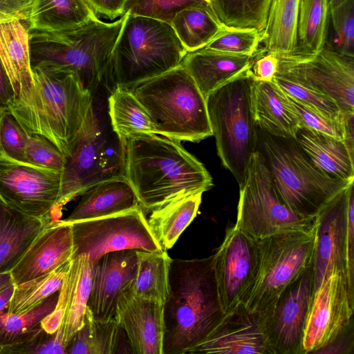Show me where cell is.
I'll return each mask as SVG.
<instances>
[{
    "mask_svg": "<svg viewBox=\"0 0 354 354\" xmlns=\"http://www.w3.org/2000/svg\"><path fill=\"white\" fill-rule=\"evenodd\" d=\"M347 0H329L330 10H334V9L341 6Z\"/></svg>",
    "mask_w": 354,
    "mask_h": 354,
    "instance_id": "59",
    "label": "cell"
},
{
    "mask_svg": "<svg viewBox=\"0 0 354 354\" xmlns=\"http://www.w3.org/2000/svg\"><path fill=\"white\" fill-rule=\"evenodd\" d=\"M169 277L163 354H187L225 315L218 294L213 254L203 259H172Z\"/></svg>",
    "mask_w": 354,
    "mask_h": 354,
    "instance_id": "3",
    "label": "cell"
},
{
    "mask_svg": "<svg viewBox=\"0 0 354 354\" xmlns=\"http://www.w3.org/2000/svg\"><path fill=\"white\" fill-rule=\"evenodd\" d=\"M315 218L302 217L286 204L277 192L263 155L251 156L239 199L234 227L255 240L274 234L315 230Z\"/></svg>",
    "mask_w": 354,
    "mask_h": 354,
    "instance_id": "10",
    "label": "cell"
},
{
    "mask_svg": "<svg viewBox=\"0 0 354 354\" xmlns=\"http://www.w3.org/2000/svg\"><path fill=\"white\" fill-rule=\"evenodd\" d=\"M27 163L62 171L66 158L59 149L48 140L37 135H29L25 149Z\"/></svg>",
    "mask_w": 354,
    "mask_h": 354,
    "instance_id": "46",
    "label": "cell"
},
{
    "mask_svg": "<svg viewBox=\"0 0 354 354\" xmlns=\"http://www.w3.org/2000/svg\"><path fill=\"white\" fill-rule=\"evenodd\" d=\"M314 294L311 268L280 294L263 325L273 354H301L306 321Z\"/></svg>",
    "mask_w": 354,
    "mask_h": 354,
    "instance_id": "17",
    "label": "cell"
},
{
    "mask_svg": "<svg viewBox=\"0 0 354 354\" xmlns=\"http://www.w3.org/2000/svg\"><path fill=\"white\" fill-rule=\"evenodd\" d=\"M59 291L46 298L32 309L19 313L6 310L0 312V351L22 343L35 335L42 327V319L56 305Z\"/></svg>",
    "mask_w": 354,
    "mask_h": 354,
    "instance_id": "38",
    "label": "cell"
},
{
    "mask_svg": "<svg viewBox=\"0 0 354 354\" xmlns=\"http://www.w3.org/2000/svg\"><path fill=\"white\" fill-rule=\"evenodd\" d=\"M0 60L14 92V99L33 84L28 21L0 22Z\"/></svg>",
    "mask_w": 354,
    "mask_h": 354,
    "instance_id": "26",
    "label": "cell"
},
{
    "mask_svg": "<svg viewBox=\"0 0 354 354\" xmlns=\"http://www.w3.org/2000/svg\"><path fill=\"white\" fill-rule=\"evenodd\" d=\"M81 196L71 214L63 219L64 222L106 216L139 205L136 194L124 175L100 181Z\"/></svg>",
    "mask_w": 354,
    "mask_h": 354,
    "instance_id": "25",
    "label": "cell"
},
{
    "mask_svg": "<svg viewBox=\"0 0 354 354\" xmlns=\"http://www.w3.org/2000/svg\"><path fill=\"white\" fill-rule=\"evenodd\" d=\"M286 95L298 119L299 127H305L344 140V118L340 120L330 119Z\"/></svg>",
    "mask_w": 354,
    "mask_h": 354,
    "instance_id": "45",
    "label": "cell"
},
{
    "mask_svg": "<svg viewBox=\"0 0 354 354\" xmlns=\"http://www.w3.org/2000/svg\"><path fill=\"white\" fill-rule=\"evenodd\" d=\"M28 134L10 113H6L1 128L3 153L19 162H26L25 149Z\"/></svg>",
    "mask_w": 354,
    "mask_h": 354,
    "instance_id": "48",
    "label": "cell"
},
{
    "mask_svg": "<svg viewBox=\"0 0 354 354\" xmlns=\"http://www.w3.org/2000/svg\"><path fill=\"white\" fill-rule=\"evenodd\" d=\"M97 17L86 0H33L30 30L52 31L79 26Z\"/></svg>",
    "mask_w": 354,
    "mask_h": 354,
    "instance_id": "32",
    "label": "cell"
},
{
    "mask_svg": "<svg viewBox=\"0 0 354 354\" xmlns=\"http://www.w3.org/2000/svg\"><path fill=\"white\" fill-rule=\"evenodd\" d=\"M129 89L147 111L156 134L189 142L212 136L206 99L183 64Z\"/></svg>",
    "mask_w": 354,
    "mask_h": 354,
    "instance_id": "6",
    "label": "cell"
},
{
    "mask_svg": "<svg viewBox=\"0 0 354 354\" xmlns=\"http://www.w3.org/2000/svg\"><path fill=\"white\" fill-rule=\"evenodd\" d=\"M277 57V73L332 98L343 115L354 114V57L326 46L313 55Z\"/></svg>",
    "mask_w": 354,
    "mask_h": 354,
    "instance_id": "13",
    "label": "cell"
},
{
    "mask_svg": "<svg viewBox=\"0 0 354 354\" xmlns=\"http://www.w3.org/2000/svg\"><path fill=\"white\" fill-rule=\"evenodd\" d=\"M273 81L286 95L324 116L333 120L344 118L339 106L332 98L277 72Z\"/></svg>",
    "mask_w": 354,
    "mask_h": 354,
    "instance_id": "41",
    "label": "cell"
},
{
    "mask_svg": "<svg viewBox=\"0 0 354 354\" xmlns=\"http://www.w3.org/2000/svg\"><path fill=\"white\" fill-rule=\"evenodd\" d=\"M69 223L73 239V257L87 254L93 264L111 252L165 250L152 233L140 205L117 214Z\"/></svg>",
    "mask_w": 354,
    "mask_h": 354,
    "instance_id": "12",
    "label": "cell"
},
{
    "mask_svg": "<svg viewBox=\"0 0 354 354\" xmlns=\"http://www.w3.org/2000/svg\"><path fill=\"white\" fill-rule=\"evenodd\" d=\"M123 330L115 318L95 319L87 307L83 326L66 347L67 354H113L121 353Z\"/></svg>",
    "mask_w": 354,
    "mask_h": 354,
    "instance_id": "36",
    "label": "cell"
},
{
    "mask_svg": "<svg viewBox=\"0 0 354 354\" xmlns=\"http://www.w3.org/2000/svg\"><path fill=\"white\" fill-rule=\"evenodd\" d=\"M207 4L211 6L212 0H203Z\"/></svg>",
    "mask_w": 354,
    "mask_h": 354,
    "instance_id": "60",
    "label": "cell"
},
{
    "mask_svg": "<svg viewBox=\"0 0 354 354\" xmlns=\"http://www.w3.org/2000/svg\"><path fill=\"white\" fill-rule=\"evenodd\" d=\"M74 255L71 225L53 221L37 235L10 270L15 285L44 275L71 261Z\"/></svg>",
    "mask_w": 354,
    "mask_h": 354,
    "instance_id": "21",
    "label": "cell"
},
{
    "mask_svg": "<svg viewBox=\"0 0 354 354\" xmlns=\"http://www.w3.org/2000/svg\"><path fill=\"white\" fill-rule=\"evenodd\" d=\"M210 353L273 354L266 335L263 317L240 302L187 354Z\"/></svg>",
    "mask_w": 354,
    "mask_h": 354,
    "instance_id": "19",
    "label": "cell"
},
{
    "mask_svg": "<svg viewBox=\"0 0 354 354\" xmlns=\"http://www.w3.org/2000/svg\"><path fill=\"white\" fill-rule=\"evenodd\" d=\"M332 25L330 39L326 46L346 56L354 57V0L330 10Z\"/></svg>",
    "mask_w": 354,
    "mask_h": 354,
    "instance_id": "42",
    "label": "cell"
},
{
    "mask_svg": "<svg viewBox=\"0 0 354 354\" xmlns=\"http://www.w3.org/2000/svg\"><path fill=\"white\" fill-rule=\"evenodd\" d=\"M62 171L15 160L0 154V197L35 218L54 219Z\"/></svg>",
    "mask_w": 354,
    "mask_h": 354,
    "instance_id": "14",
    "label": "cell"
},
{
    "mask_svg": "<svg viewBox=\"0 0 354 354\" xmlns=\"http://www.w3.org/2000/svg\"><path fill=\"white\" fill-rule=\"evenodd\" d=\"M353 322L331 342L317 351L316 353L351 354L353 353Z\"/></svg>",
    "mask_w": 354,
    "mask_h": 354,
    "instance_id": "53",
    "label": "cell"
},
{
    "mask_svg": "<svg viewBox=\"0 0 354 354\" xmlns=\"http://www.w3.org/2000/svg\"><path fill=\"white\" fill-rule=\"evenodd\" d=\"M205 3L203 0H127L124 6V14L147 17L171 24L180 10Z\"/></svg>",
    "mask_w": 354,
    "mask_h": 354,
    "instance_id": "44",
    "label": "cell"
},
{
    "mask_svg": "<svg viewBox=\"0 0 354 354\" xmlns=\"http://www.w3.org/2000/svg\"><path fill=\"white\" fill-rule=\"evenodd\" d=\"M257 266V241L234 225L229 227L213 254L218 294L225 313L243 301L253 283Z\"/></svg>",
    "mask_w": 354,
    "mask_h": 354,
    "instance_id": "16",
    "label": "cell"
},
{
    "mask_svg": "<svg viewBox=\"0 0 354 354\" xmlns=\"http://www.w3.org/2000/svg\"><path fill=\"white\" fill-rule=\"evenodd\" d=\"M250 104L257 127L272 136L295 137L298 119L286 94L273 80H252Z\"/></svg>",
    "mask_w": 354,
    "mask_h": 354,
    "instance_id": "24",
    "label": "cell"
},
{
    "mask_svg": "<svg viewBox=\"0 0 354 354\" xmlns=\"http://www.w3.org/2000/svg\"><path fill=\"white\" fill-rule=\"evenodd\" d=\"M33 84L8 105L10 113L29 135L45 138L65 158L82 127L93 94L73 70L48 62L32 64Z\"/></svg>",
    "mask_w": 354,
    "mask_h": 354,
    "instance_id": "1",
    "label": "cell"
},
{
    "mask_svg": "<svg viewBox=\"0 0 354 354\" xmlns=\"http://www.w3.org/2000/svg\"><path fill=\"white\" fill-rule=\"evenodd\" d=\"M8 111V109L6 106H0V154L3 153L1 144V128L3 117L6 113Z\"/></svg>",
    "mask_w": 354,
    "mask_h": 354,
    "instance_id": "58",
    "label": "cell"
},
{
    "mask_svg": "<svg viewBox=\"0 0 354 354\" xmlns=\"http://www.w3.org/2000/svg\"><path fill=\"white\" fill-rule=\"evenodd\" d=\"M68 290V280L66 274L59 290L58 299L55 308L41 322L42 328L47 333H55L62 324L66 310Z\"/></svg>",
    "mask_w": 354,
    "mask_h": 354,
    "instance_id": "51",
    "label": "cell"
},
{
    "mask_svg": "<svg viewBox=\"0 0 354 354\" xmlns=\"http://www.w3.org/2000/svg\"><path fill=\"white\" fill-rule=\"evenodd\" d=\"M263 53V48L255 55L245 56L203 48L187 53L182 64L206 99L212 92L249 70Z\"/></svg>",
    "mask_w": 354,
    "mask_h": 354,
    "instance_id": "23",
    "label": "cell"
},
{
    "mask_svg": "<svg viewBox=\"0 0 354 354\" xmlns=\"http://www.w3.org/2000/svg\"><path fill=\"white\" fill-rule=\"evenodd\" d=\"M53 221L30 216L0 197V273L10 272L37 235Z\"/></svg>",
    "mask_w": 354,
    "mask_h": 354,
    "instance_id": "27",
    "label": "cell"
},
{
    "mask_svg": "<svg viewBox=\"0 0 354 354\" xmlns=\"http://www.w3.org/2000/svg\"><path fill=\"white\" fill-rule=\"evenodd\" d=\"M346 274H330L315 290L308 313L301 354L316 353L331 342L353 322Z\"/></svg>",
    "mask_w": 354,
    "mask_h": 354,
    "instance_id": "15",
    "label": "cell"
},
{
    "mask_svg": "<svg viewBox=\"0 0 354 354\" xmlns=\"http://www.w3.org/2000/svg\"><path fill=\"white\" fill-rule=\"evenodd\" d=\"M15 284H12L0 292V312L7 310L9 306L11 298L12 297Z\"/></svg>",
    "mask_w": 354,
    "mask_h": 354,
    "instance_id": "56",
    "label": "cell"
},
{
    "mask_svg": "<svg viewBox=\"0 0 354 354\" xmlns=\"http://www.w3.org/2000/svg\"><path fill=\"white\" fill-rule=\"evenodd\" d=\"M114 317L132 353L163 354V303L136 296L124 288L118 298Z\"/></svg>",
    "mask_w": 354,
    "mask_h": 354,
    "instance_id": "20",
    "label": "cell"
},
{
    "mask_svg": "<svg viewBox=\"0 0 354 354\" xmlns=\"http://www.w3.org/2000/svg\"><path fill=\"white\" fill-rule=\"evenodd\" d=\"M14 284L10 272L0 273V292Z\"/></svg>",
    "mask_w": 354,
    "mask_h": 354,
    "instance_id": "57",
    "label": "cell"
},
{
    "mask_svg": "<svg viewBox=\"0 0 354 354\" xmlns=\"http://www.w3.org/2000/svg\"><path fill=\"white\" fill-rule=\"evenodd\" d=\"M66 354L63 333L59 328L53 333L42 328L26 341L2 349L0 354Z\"/></svg>",
    "mask_w": 354,
    "mask_h": 354,
    "instance_id": "47",
    "label": "cell"
},
{
    "mask_svg": "<svg viewBox=\"0 0 354 354\" xmlns=\"http://www.w3.org/2000/svg\"><path fill=\"white\" fill-rule=\"evenodd\" d=\"M137 267L133 279L125 288L133 295L165 304L169 290L171 258L162 251L136 250Z\"/></svg>",
    "mask_w": 354,
    "mask_h": 354,
    "instance_id": "34",
    "label": "cell"
},
{
    "mask_svg": "<svg viewBox=\"0 0 354 354\" xmlns=\"http://www.w3.org/2000/svg\"><path fill=\"white\" fill-rule=\"evenodd\" d=\"M263 32L256 29L226 26L224 31L205 48L236 55L253 56L259 51Z\"/></svg>",
    "mask_w": 354,
    "mask_h": 354,
    "instance_id": "43",
    "label": "cell"
},
{
    "mask_svg": "<svg viewBox=\"0 0 354 354\" xmlns=\"http://www.w3.org/2000/svg\"><path fill=\"white\" fill-rule=\"evenodd\" d=\"M108 106L112 130L122 143L136 136L155 133L147 111L129 88L115 87Z\"/></svg>",
    "mask_w": 354,
    "mask_h": 354,
    "instance_id": "35",
    "label": "cell"
},
{
    "mask_svg": "<svg viewBox=\"0 0 354 354\" xmlns=\"http://www.w3.org/2000/svg\"><path fill=\"white\" fill-rule=\"evenodd\" d=\"M256 150L263 155L279 196L302 217L315 218L333 198L353 183L322 172L294 137L272 136L257 127Z\"/></svg>",
    "mask_w": 354,
    "mask_h": 354,
    "instance_id": "5",
    "label": "cell"
},
{
    "mask_svg": "<svg viewBox=\"0 0 354 354\" xmlns=\"http://www.w3.org/2000/svg\"><path fill=\"white\" fill-rule=\"evenodd\" d=\"M93 264L87 254L73 257L67 272L68 290L66 310L59 326L66 347L83 326L91 289Z\"/></svg>",
    "mask_w": 354,
    "mask_h": 354,
    "instance_id": "29",
    "label": "cell"
},
{
    "mask_svg": "<svg viewBox=\"0 0 354 354\" xmlns=\"http://www.w3.org/2000/svg\"><path fill=\"white\" fill-rule=\"evenodd\" d=\"M95 15L111 21L124 15L127 0H86Z\"/></svg>",
    "mask_w": 354,
    "mask_h": 354,
    "instance_id": "54",
    "label": "cell"
},
{
    "mask_svg": "<svg viewBox=\"0 0 354 354\" xmlns=\"http://www.w3.org/2000/svg\"><path fill=\"white\" fill-rule=\"evenodd\" d=\"M279 66L278 57L270 53H263L259 55L249 73L254 81L271 82L276 75Z\"/></svg>",
    "mask_w": 354,
    "mask_h": 354,
    "instance_id": "50",
    "label": "cell"
},
{
    "mask_svg": "<svg viewBox=\"0 0 354 354\" xmlns=\"http://www.w3.org/2000/svg\"><path fill=\"white\" fill-rule=\"evenodd\" d=\"M346 276L350 301L354 305V190L351 189L347 206Z\"/></svg>",
    "mask_w": 354,
    "mask_h": 354,
    "instance_id": "49",
    "label": "cell"
},
{
    "mask_svg": "<svg viewBox=\"0 0 354 354\" xmlns=\"http://www.w3.org/2000/svg\"><path fill=\"white\" fill-rule=\"evenodd\" d=\"M353 183L339 192L316 216L311 262L314 292L335 272L346 268L347 206Z\"/></svg>",
    "mask_w": 354,
    "mask_h": 354,
    "instance_id": "18",
    "label": "cell"
},
{
    "mask_svg": "<svg viewBox=\"0 0 354 354\" xmlns=\"http://www.w3.org/2000/svg\"><path fill=\"white\" fill-rule=\"evenodd\" d=\"M301 0H271L262 41L266 53L288 56L297 51Z\"/></svg>",
    "mask_w": 354,
    "mask_h": 354,
    "instance_id": "30",
    "label": "cell"
},
{
    "mask_svg": "<svg viewBox=\"0 0 354 354\" xmlns=\"http://www.w3.org/2000/svg\"><path fill=\"white\" fill-rule=\"evenodd\" d=\"M171 25L188 53L203 48L226 28L212 7L206 3L180 10Z\"/></svg>",
    "mask_w": 354,
    "mask_h": 354,
    "instance_id": "33",
    "label": "cell"
},
{
    "mask_svg": "<svg viewBox=\"0 0 354 354\" xmlns=\"http://www.w3.org/2000/svg\"><path fill=\"white\" fill-rule=\"evenodd\" d=\"M257 241V274L242 303L265 317L282 291L310 267L315 230L279 233Z\"/></svg>",
    "mask_w": 354,
    "mask_h": 354,
    "instance_id": "9",
    "label": "cell"
},
{
    "mask_svg": "<svg viewBox=\"0 0 354 354\" xmlns=\"http://www.w3.org/2000/svg\"><path fill=\"white\" fill-rule=\"evenodd\" d=\"M123 156V151L113 152L93 100L70 154L66 158L54 219L59 220L62 207L91 186L124 175Z\"/></svg>",
    "mask_w": 354,
    "mask_h": 354,
    "instance_id": "11",
    "label": "cell"
},
{
    "mask_svg": "<svg viewBox=\"0 0 354 354\" xmlns=\"http://www.w3.org/2000/svg\"><path fill=\"white\" fill-rule=\"evenodd\" d=\"M71 261L44 275L15 285L6 310L11 313L28 311L52 294L59 291L68 271Z\"/></svg>",
    "mask_w": 354,
    "mask_h": 354,
    "instance_id": "40",
    "label": "cell"
},
{
    "mask_svg": "<svg viewBox=\"0 0 354 354\" xmlns=\"http://www.w3.org/2000/svg\"><path fill=\"white\" fill-rule=\"evenodd\" d=\"M125 14L113 48L106 88H130L183 63L188 53L171 24L150 17Z\"/></svg>",
    "mask_w": 354,
    "mask_h": 354,
    "instance_id": "7",
    "label": "cell"
},
{
    "mask_svg": "<svg viewBox=\"0 0 354 354\" xmlns=\"http://www.w3.org/2000/svg\"><path fill=\"white\" fill-rule=\"evenodd\" d=\"M202 194L198 193L180 197L151 212L148 223L163 249L171 248L196 217Z\"/></svg>",
    "mask_w": 354,
    "mask_h": 354,
    "instance_id": "31",
    "label": "cell"
},
{
    "mask_svg": "<svg viewBox=\"0 0 354 354\" xmlns=\"http://www.w3.org/2000/svg\"><path fill=\"white\" fill-rule=\"evenodd\" d=\"M122 144L124 175L142 210L151 212L213 186L212 178L203 163L178 140L155 133L140 134Z\"/></svg>",
    "mask_w": 354,
    "mask_h": 354,
    "instance_id": "2",
    "label": "cell"
},
{
    "mask_svg": "<svg viewBox=\"0 0 354 354\" xmlns=\"http://www.w3.org/2000/svg\"><path fill=\"white\" fill-rule=\"evenodd\" d=\"M136 267V250L106 253L93 264L87 307L95 319L115 318L118 298L133 279Z\"/></svg>",
    "mask_w": 354,
    "mask_h": 354,
    "instance_id": "22",
    "label": "cell"
},
{
    "mask_svg": "<svg viewBox=\"0 0 354 354\" xmlns=\"http://www.w3.org/2000/svg\"><path fill=\"white\" fill-rule=\"evenodd\" d=\"M125 16L112 22L95 17L59 30H30L31 64L48 62L71 69L93 95L99 86L106 88L113 48Z\"/></svg>",
    "mask_w": 354,
    "mask_h": 354,
    "instance_id": "4",
    "label": "cell"
},
{
    "mask_svg": "<svg viewBox=\"0 0 354 354\" xmlns=\"http://www.w3.org/2000/svg\"><path fill=\"white\" fill-rule=\"evenodd\" d=\"M295 138L322 172L333 179L353 181V153L344 140L305 127H299Z\"/></svg>",
    "mask_w": 354,
    "mask_h": 354,
    "instance_id": "28",
    "label": "cell"
},
{
    "mask_svg": "<svg viewBox=\"0 0 354 354\" xmlns=\"http://www.w3.org/2000/svg\"><path fill=\"white\" fill-rule=\"evenodd\" d=\"M252 78L249 70L206 97L209 121L222 165L244 183L256 151L257 125L250 104Z\"/></svg>",
    "mask_w": 354,
    "mask_h": 354,
    "instance_id": "8",
    "label": "cell"
},
{
    "mask_svg": "<svg viewBox=\"0 0 354 354\" xmlns=\"http://www.w3.org/2000/svg\"><path fill=\"white\" fill-rule=\"evenodd\" d=\"M271 0H212L211 7L226 26L263 32Z\"/></svg>",
    "mask_w": 354,
    "mask_h": 354,
    "instance_id": "39",
    "label": "cell"
},
{
    "mask_svg": "<svg viewBox=\"0 0 354 354\" xmlns=\"http://www.w3.org/2000/svg\"><path fill=\"white\" fill-rule=\"evenodd\" d=\"M14 100V92L0 60V106H8Z\"/></svg>",
    "mask_w": 354,
    "mask_h": 354,
    "instance_id": "55",
    "label": "cell"
},
{
    "mask_svg": "<svg viewBox=\"0 0 354 354\" xmlns=\"http://www.w3.org/2000/svg\"><path fill=\"white\" fill-rule=\"evenodd\" d=\"M329 0H301L295 54L313 55L326 45L329 28Z\"/></svg>",
    "mask_w": 354,
    "mask_h": 354,
    "instance_id": "37",
    "label": "cell"
},
{
    "mask_svg": "<svg viewBox=\"0 0 354 354\" xmlns=\"http://www.w3.org/2000/svg\"><path fill=\"white\" fill-rule=\"evenodd\" d=\"M33 0H0V22L10 19L28 21Z\"/></svg>",
    "mask_w": 354,
    "mask_h": 354,
    "instance_id": "52",
    "label": "cell"
}]
</instances>
